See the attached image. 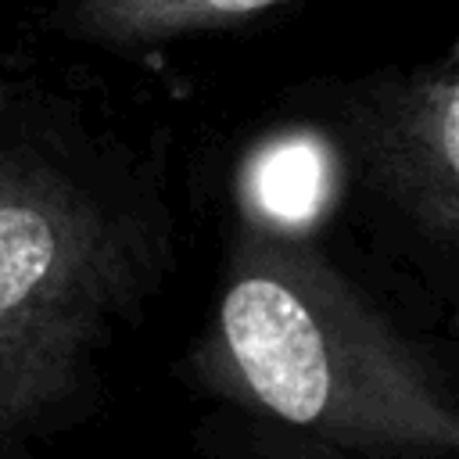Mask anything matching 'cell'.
Here are the masks:
<instances>
[{"mask_svg": "<svg viewBox=\"0 0 459 459\" xmlns=\"http://www.w3.org/2000/svg\"><path fill=\"white\" fill-rule=\"evenodd\" d=\"M204 448L215 459H366L355 452H341L316 437H305L276 420L240 412L222 405L204 430Z\"/></svg>", "mask_w": 459, "mask_h": 459, "instance_id": "obj_6", "label": "cell"}, {"mask_svg": "<svg viewBox=\"0 0 459 459\" xmlns=\"http://www.w3.org/2000/svg\"><path fill=\"white\" fill-rule=\"evenodd\" d=\"M333 179H341L333 154L312 129L276 136L244 172V212L287 230H308L337 190Z\"/></svg>", "mask_w": 459, "mask_h": 459, "instance_id": "obj_5", "label": "cell"}, {"mask_svg": "<svg viewBox=\"0 0 459 459\" xmlns=\"http://www.w3.org/2000/svg\"><path fill=\"white\" fill-rule=\"evenodd\" d=\"M287 0H61L54 25L108 50H151L194 32L230 29Z\"/></svg>", "mask_w": 459, "mask_h": 459, "instance_id": "obj_4", "label": "cell"}, {"mask_svg": "<svg viewBox=\"0 0 459 459\" xmlns=\"http://www.w3.org/2000/svg\"><path fill=\"white\" fill-rule=\"evenodd\" d=\"M212 323L190 362L222 405L366 459H448L459 394L430 341L402 330L308 237L237 212Z\"/></svg>", "mask_w": 459, "mask_h": 459, "instance_id": "obj_2", "label": "cell"}, {"mask_svg": "<svg viewBox=\"0 0 459 459\" xmlns=\"http://www.w3.org/2000/svg\"><path fill=\"white\" fill-rule=\"evenodd\" d=\"M319 140L341 183L423 265H455L459 244V61L377 72L341 82L319 100Z\"/></svg>", "mask_w": 459, "mask_h": 459, "instance_id": "obj_3", "label": "cell"}, {"mask_svg": "<svg viewBox=\"0 0 459 459\" xmlns=\"http://www.w3.org/2000/svg\"><path fill=\"white\" fill-rule=\"evenodd\" d=\"M158 158L86 104L0 86V459H39L104 394L176 262Z\"/></svg>", "mask_w": 459, "mask_h": 459, "instance_id": "obj_1", "label": "cell"}]
</instances>
